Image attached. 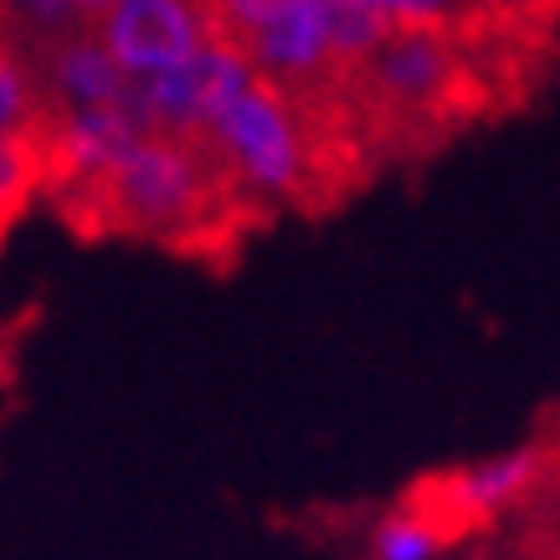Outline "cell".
<instances>
[{"mask_svg": "<svg viewBox=\"0 0 560 560\" xmlns=\"http://www.w3.org/2000/svg\"><path fill=\"white\" fill-rule=\"evenodd\" d=\"M535 468H540L535 453H510V458H489V463H478V468L447 474L432 483V499L422 504V514L442 529V535H453V529L474 525L483 514L514 504V499L529 489Z\"/></svg>", "mask_w": 560, "mask_h": 560, "instance_id": "277c9868", "label": "cell"}, {"mask_svg": "<svg viewBox=\"0 0 560 560\" xmlns=\"http://www.w3.org/2000/svg\"><path fill=\"white\" fill-rule=\"evenodd\" d=\"M36 72H42V88H47V98H51V114L124 108V103H129V88H135V78H124V68L108 57L98 32L42 51V57H36Z\"/></svg>", "mask_w": 560, "mask_h": 560, "instance_id": "3957f363", "label": "cell"}, {"mask_svg": "<svg viewBox=\"0 0 560 560\" xmlns=\"http://www.w3.org/2000/svg\"><path fill=\"white\" fill-rule=\"evenodd\" d=\"M253 206L237 196L201 139L144 135L93 190L62 201V217L98 232H129L196 253L206 237H226Z\"/></svg>", "mask_w": 560, "mask_h": 560, "instance_id": "6da1fadb", "label": "cell"}, {"mask_svg": "<svg viewBox=\"0 0 560 560\" xmlns=\"http://www.w3.org/2000/svg\"><path fill=\"white\" fill-rule=\"evenodd\" d=\"M390 32H438V36H478L489 16L478 0H365Z\"/></svg>", "mask_w": 560, "mask_h": 560, "instance_id": "52a82bcc", "label": "cell"}, {"mask_svg": "<svg viewBox=\"0 0 560 560\" xmlns=\"http://www.w3.org/2000/svg\"><path fill=\"white\" fill-rule=\"evenodd\" d=\"M36 190H47L42 135H0V237L26 217Z\"/></svg>", "mask_w": 560, "mask_h": 560, "instance_id": "8992f818", "label": "cell"}, {"mask_svg": "<svg viewBox=\"0 0 560 560\" xmlns=\"http://www.w3.org/2000/svg\"><path fill=\"white\" fill-rule=\"evenodd\" d=\"M98 42L124 68V78H165L196 62L217 36L201 0H119L98 26Z\"/></svg>", "mask_w": 560, "mask_h": 560, "instance_id": "7a4b0ae2", "label": "cell"}, {"mask_svg": "<svg viewBox=\"0 0 560 560\" xmlns=\"http://www.w3.org/2000/svg\"><path fill=\"white\" fill-rule=\"evenodd\" d=\"M51 119V98L42 88L36 57L0 32V135H42Z\"/></svg>", "mask_w": 560, "mask_h": 560, "instance_id": "5b68a950", "label": "cell"}, {"mask_svg": "<svg viewBox=\"0 0 560 560\" xmlns=\"http://www.w3.org/2000/svg\"><path fill=\"white\" fill-rule=\"evenodd\" d=\"M442 545H447V535L422 510L390 514L386 525L375 529V560H432Z\"/></svg>", "mask_w": 560, "mask_h": 560, "instance_id": "ba28073f", "label": "cell"}]
</instances>
